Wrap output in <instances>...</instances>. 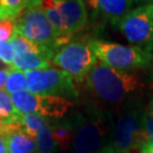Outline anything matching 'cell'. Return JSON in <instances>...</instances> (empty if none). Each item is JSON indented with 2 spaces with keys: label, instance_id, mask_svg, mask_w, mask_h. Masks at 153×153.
<instances>
[{
  "label": "cell",
  "instance_id": "cell-1",
  "mask_svg": "<svg viewBox=\"0 0 153 153\" xmlns=\"http://www.w3.org/2000/svg\"><path fill=\"white\" fill-rule=\"evenodd\" d=\"M85 83L94 101L93 109L110 115L112 109H119L126 101L136 97L142 85L137 71H118L99 59Z\"/></svg>",
  "mask_w": 153,
  "mask_h": 153
},
{
  "label": "cell",
  "instance_id": "cell-2",
  "mask_svg": "<svg viewBox=\"0 0 153 153\" xmlns=\"http://www.w3.org/2000/svg\"><path fill=\"white\" fill-rule=\"evenodd\" d=\"M145 105L138 95L126 101L118 109L111 124L109 146L115 153H135L144 143L143 117Z\"/></svg>",
  "mask_w": 153,
  "mask_h": 153
},
{
  "label": "cell",
  "instance_id": "cell-3",
  "mask_svg": "<svg viewBox=\"0 0 153 153\" xmlns=\"http://www.w3.org/2000/svg\"><path fill=\"white\" fill-rule=\"evenodd\" d=\"M49 18L60 38L61 45L71 41L88 21V9L84 0H43L38 6Z\"/></svg>",
  "mask_w": 153,
  "mask_h": 153
},
{
  "label": "cell",
  "instance_id": "cell-4",
  "mask_svg": "<svg viewBox=\"0 0 153 153\" xmlns=\"http://www.w3.org/2000/svg\"><path fill=\"white\" fill-rule=\"evenodd\" d=\"M71 124L74 127L71 153H98L104 148L112 120L110 114L93 109L88 116L77 115Z\"/></svg>",
  "mask_w": 153,
  "mask_h": 153
},
{
  "label": "cell",
  "instance_id": "cell-5",
  "mask_svg": "<svg viewBox=\"0 0 153 153\" xmlns=\"http://www.w3.org/2000/svg\"><path fill=\"white\" fill-rule=\"evenodd\" d=\"M88 42L99 60L118 71H137L149 68L152 61V52L140 47L124 45L97 39H90Z\"/></svg>",
  "mask_w": 153,
  "mask_h": 153
},
{
  "label": "cell",
  "instance_id": "cell-6",
  "mask_svg": "<svg viewBox=\"0 0 153 153\" xmlns=\"http://www.w3.org/2000/svg\"><path fill=\"white\" fill-rule=\"evenodd\" d=\"M14 27L18 35L49 48L53 52L62 47L53 25L39 7L26 8L14 22Z\"/></svg>",
  "mask_w": 153,
  "mask_h": 153
},
{
  "label": "cell",
  "instance_id": "cell-7",
  "mask_svg": "<svg viewBox=\"0 0 153 153\" xmlns=\"http://www.w3.org/2000/svg\"><path fill=\"white\" fill-rule=\"evenodd\" d=\"M98 60L88 41H71L56 51L52 64L66 71L73 81L83 83Z\"/></svg>",
  "mask_w": 153,
  "mask_h": 153
},
{
  "label": "cell",
  "instance_id": "cell-8",
  "mask_svg": "<svg viewBox=\"0 0 153 153\" xmlns=\"http://www.w3.org/2000/svg\"><path fill=\"white\" fill-rule=\"evenodd\" d=\"M28 92L40 95H53L76 99L78 97L75 82L66 71L47 68L25 71Z\"/></svg>",
  "mask_w": 153,
  "mask_h": 153
},
{
  "label": "cell",
  "instance_id": "cell-9",
  "mask_svg": "<svg viewBox=\"0 0 153 153\" xmlns=\"http://www.w3.org/2000/svg\"><path fill=\"white\" fill-rule=\"evenodd\" d=\"M117 27L135 47L153 51V2L131 8Z\"/></svg>",
  "mask_w": 153,
  "mask_h": 153
},
{
  "label": "cell",
  "instance_id": "cell-10",
  "mask_svg": "<svg viewBox=\"0 0 153 153\" xmlns=\"http://www.w3.org/2000/svg\"><path fill=\"white\" fill-rule=\"evenodd\" d=\"M11 102L19 114H36L43 118L60 119L74 105L68 99L53 95L33 94L28 91L13 94Z\"/></svg>",
  "mask_w": 153,
  "mask_h": 153
},
{
  "label": "cell",
  "instance_id": "cell-11",
  "mask_svg": "<svg viewBox=\"0 0 153 153\" xmlns=\"http://www.w3.org/2000/svg\"><path fill=\"white\" fill-rule=\"evenodd\" d=\"M133 0H99L98 9L100 15L114 26H118L121 19L129 13Z\"/></svg>",
  "mask_w": 153,
  "mask_h": 153
},
{
  "label": "cell",
  "instance_id": "cell-12",
  "mask_svg": "<svg viewBox=\"0 0 153 153\" xmlns=\"http://www.w3.org/2000/svg\"><path fill=\"white\" fill-rule=\"evenodd\" d=\"M51 65V59L48 57L38 53H22L16 55L11 64V69H17L22 71L47 69Z\"/></svg>",
  "mask_w": 153,
  "mask_h": 153
},
{
  "label": "cell",
  "instance_id": "cell-13",
  "mask_svg": "<svg viewBox=\"0 0 153 153\" xmlns=\"http://www.w3.org/2000/svg\"><path fill=\"white\" fill-rule=\"evenodd\" d=\"M49 128L57 146L62 151H68L74 140V127L71 121H56L50 124Z\"/></svg>",
  "mask_w": 153,
  "mask_h": 153
},
{
  "label": "cell",
  "instance_id": "cell-14",
  "mask_svg": "<svg viewBox=\"0 0 153 153\" xmlns=\"http://www.w3.org/2000/svg\"><path fill=\"white\" fill-rule=\"evenodd\" d=\"M8 153H35L36 145L24 131H18L5 137Z\"/></svg>",
  "mask_w": 153,
  "mask_h": 153
},
{
  "label": "cell",
  "instance_id": "cell-15",
  "mask_svg": "<svg viewBox=\"0 0 153 153\" xmlns=\"http://www.w3.org/2000/svg\"><path fill=\"white\" fill-rule=\"evenodd\" d=\"M28 0H0V18L15 22L27 7Z\"/></svg>",
  "mask_w": 153,
  "mask_h": 153
},
{
  "label": "cell",
  "instance_id": "cell-16",
  "mask_svg": "<svg viewBox=\"0 0 153 153\" xmlns=\"http://www.w3.org/2000/svg\"><path fill=\"white\" fill-rule=\"evenodd\" d=\"M4 88H5L6 92L11 95L19 92H24L27 88L25 71L10 68L8 71V75H7V79H6Z\"/></svg>",
  "mask_w": 153,
  "mask_h": 153
},
{
  "label": "cell",
  "instance_id": "cell-17",
  "mask_svg": "<svg viewBox=\"0 0 153 153\" xmlns=\"http://www.w3.org/2000/svg\"><path fill=\"white\" fill-rule=\"evenodd\" d=\"M18 119L23 127V131H25L28 136L32 137L33 140L36 138V135L40 131V129L47 124L43 117L36 115V114H26V115L19 114Z\"/></svg>",
  "mask_w": 153,
  "mask_h": 153
},
{
  "label": "cell",
  "instance_id": "cell-18",
  "mask_svg": "<svg viewBox=\"0 0 153 153\" xmlns=\"http://www.w3.org/2000/svg\"><path fill=\"white\" fill-rule=\"evenodd\" d=\"M36 148L39 153H56L57 152V144L53 141V137L49 128V125H45L40 129L36 135Z\"/></svg>",
  "mask_w": 153,
  "mask_h": 153
},
{
  "label": "cell",
  "instance_id": "cell-19",
  "mask_svg": "<svg viewBox=\"0 0 153 153\" xmlns=\"http://www.w3.org/2000/svg\"><path fill=\"white\" fill-rule=\"evenodd\" d=\"M19 112H17L10 97L5 90H0V121L10 120L17 118Z\"/></svg>",
  "mask_w": 153,
  "mask_h": 153
},
{
  "label": "cell",
  "instance_id": "cell-20",
  "mask_svg": "<svg viewBox=\"0 0 153 153\" xmlns=\"http://www.w3.org/2000/svg\"><path fill=\"white\" fill-rule=\"evenodd\" d=\"M143 136L144 143L153 141V99L145 105L143 117Z\"/></svg>",
  "mask_w": 153,
  "mask_h": 153
},
{
  "label": "cell",
  "instance_id": "cell-21",
  "mask_svg": "<svg viewBox=\"0 0 153 153\" xmlns=\"http://www.w3.org/2000/svg\"><path fill=\"white\" fill-rule=\"evenodd\" d=\"M15 56H16L15 50L9 41L8 42L0 41V61L1 62L11 66L13 61L15 59Z\"/></svg>",
  "mask_w": 153,
  "mask_h": 153
},
{
  "label": "cell",
  "instance_id": "cell-22",
  "mask_svg": "<svg viewBox=\"0 0 153 153\" xmlns=\"http://www.w3.org/2000/svg\"><path fill=\"white\" fill-rule=\"evenodd\" d=\"M14 33H15L14 22L0 18V41L8 42L11 39Z\"/></svg>",
  "mask_w": 153,
  "mask_h": 153
},
{
  "label": "cell",
  "instance_id": "cell-23",
  "mask_svg": "<svg viewBox=\"0 0 153 153\" xmlns=\"http://www.w3.org/2000/svg\"><path fill=\"white\" fill-rule=\"evenodd\" d=\"M141 153H153V141H148V142L143 143L141 146Z\"/></svg>",
  "mask_w": 153,
  "mask_h": 153
},
{
  "label": "cell",
  "instance_id": "cell-24",
  "mask_svg": "<svg viewBox=\"0 0 153 153\" xmlns=\"http://www.w3.org/2000/svg\"><path fill=\"white\" fill-rule=\"evenodd\" d=\"M8 71L9 69H0V90L5 86L7 75H8Z\"/></svg>",
  "mask_w": 153,
  "mask_h": 153
},
{
  "label": "cell",
  "instance_id": "cell-25",
  "mask_svg": "<svg viewBox=\"0 0 153 153\" xmlns=\"http://www.w3.org/2000/svg\"><path fill=\"white\" fill-rule=\"evenodd\" d=\"M0 153H8L7 145H6V140L1 135H0Z\"/></svg>",
  "mask_w": 153,
  "mask_h": 153
},
{
  "label": "cell",
  "instance_id": "cell-26",
  "mask_svg": "<svg viewBox=\"0 0 153 153\" xmlns=\"http://www.w3.org/2000/svg\"><path fill=\"white\" fill-rule=\"evenodd\" d=\"M84 2H86L92 9H98V6H99V0H84Z\"/></svg>",
  "mask_w": 153,
  "mask_h": 153
},
{
  "label": "cell",
  "instance_id": "cell-27",
  "mask_svg": "<svg viewBox=\"0 0 153 153\" xmlns=\"http://www.w3.org/2000/svg\"><path fill=\"white\" fill-rule=\"evenodd\" d=\"M41 1H43V0H28V1H27V7H26V8L35 7V6H38Z\"/></svg>",
  "mask_w": 153,
  "mask_h": 153
},
{
  "label": "cell",
  "instance_id": "cell-28",
  "mask_svg": "<svg viewBox=\"0 0 153 153\" xmlns=\"http://www.w3.org/2000/svg\"><path fill=\"white\" fill-rule=\"evenodd\" d=\"M133 2H135L137 5H146V4H152L153 0H133Z\"/></svg>",
  "mask_w": 153,
  "mask_h": 153
},
{
  "label": "cell",
  "instance_id": "cell-29",
  "mask_svg": "<svg viewBox=\"0 0 153 153\" xmlns=\"http://www.w3.org/2000/svg\"><path fill=\"white\" fill-rule=\"evenodd\" d=\"M98 153H115V152L111 150V148H110L109 145H107V146H104L103 149H101Z\"/></svg>",
  "mask_w": 153,
  "mask_h": 153
},
{
  "label": "cell",
  "instance_id": "cell-30",
  "mask_svg": "<svg viewBox=\"0 0 153 153\" xmlns=\"http://www.w3.org/2000/svg\"><path fill=\"white\" fill-rule=\"evenodd\" d=\"M149 73H150V78H151V81L153 82V51H152V61H151V64L149 66Z\"/></svg>",
  "mask_w": 153,
  "mask_h": 153
}]
</instances>
